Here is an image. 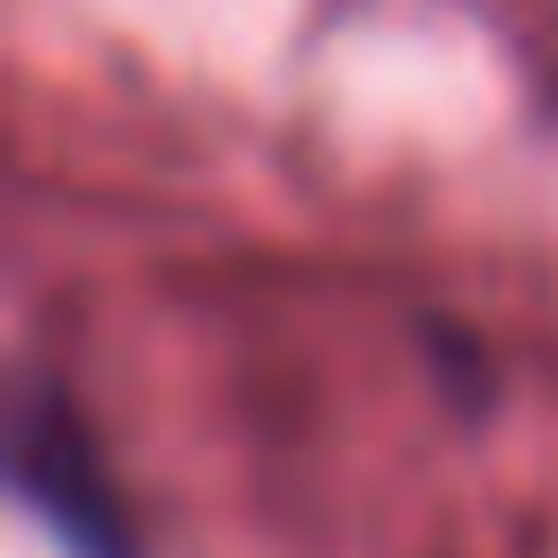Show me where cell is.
<instances>
[{"instance_id": "1", "label": "cell", "mask_w": 558, "mask_h": 558, "mask_svg": "<svg viewBox=\"0 0 558 558\" xmlns=\"http://www.w3.org/2000/svg\"><path fill=\"white\" fill-rule=\"evenodd\" d=\"M9 462H17V497L61 532L70 558H131L122 532V497L96 462V436L78 427V410L52 384L17 392V427H9Z\"/></svg>"}]
</instances>
